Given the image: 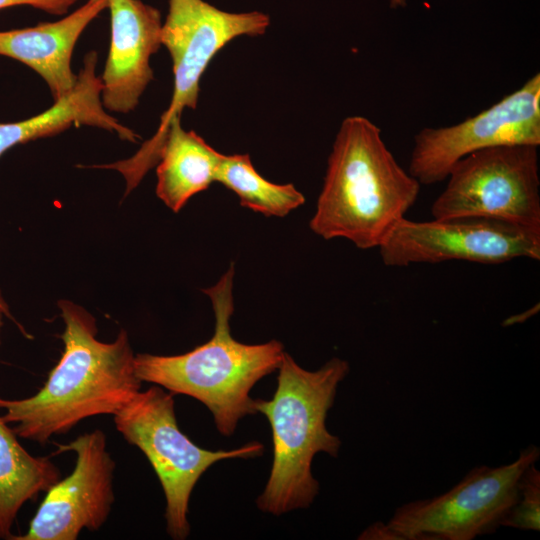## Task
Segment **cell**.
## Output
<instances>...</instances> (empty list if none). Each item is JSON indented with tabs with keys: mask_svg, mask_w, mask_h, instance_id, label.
<instances>
[{
	"mask_svg": "<svg viewBox=\"0 0 540 540\" xmlns=\"http://www.w3.org/2000/svg\"><path fill=\"white\" fill-rule=\"evenodd\" d=\"M64 322L61 358L42 388L23 399L0 397L1 416L21 438L47 443L72 430L82 420L114 415L141 389L127 331L112 342L96 338L94 316L70 300H59Z\"/></svg>",
	"mask_w": 540,
	"mask_h": 540,
	"instance_id": "obj_1",
	"label": "cell"
},
{
	"mask_svg": "<svg viewBox=\"0 0 540 540\" xmlns=\"http://www.w3.org/2000/svg\"><path fill=\"white\" fill-rule=\"evenodd\" d=\"M420 186L397 162L376 124L349 116L334 139L310 228L325 240L344 238L359 249L378 248L416 202Z\"/></svg>",
	"mask_w": 540,
	"mask_h": 540,
	"instance_id": "obj_2",
	"label": "cell"
},
{
	"mask_svg": "<svg viewBox=\"0 0 540 540\" xmlns=\"http://www.w3.org/2000/svg\"><path fill=\"white\" fill-rule=\"evenodd\" d=\"M234 273L232 263L215 285L203 289L215 317L214 333L207 342L179 355L139 353L134 358L135 372L142 382L200 401L224 436L234 433L240 419L257 413L250 391L279 368L285 353L277 340L245 344L232 336Z\"/></svg>",
	"mask_w": 540,
	"mask_h": 540,
	"instance_id": "obj_3",
	"label": "cell"
},
{
	"mask_svg": "<svg viewBox=\"0 0 540 540\" xmlns=\"http://www.w3.org/2000/svg\"><path fill=\"white\" fill-rule=\"evenodd\" d=\"M278 370L273 397L253 403L268 419L273 441L270 476L257 506L277 516L310 506L319 492L311 470L314 456L338 455L341 441L328 431L326 418L349 364L334 357L308 371L285 352Z\"/></svg>",
	"mask_w": 540,
	"mask_h": 540,
	"instance_id": "obj_4",
	"label": "cell"
},
{
	"mask_svg": "<svg viewBox=\"0 0 540 540\" xmlns=\"http://www.w3.org/2000/svg\"><path fill=\"white\" fill-rule=\"evenodd\" d=\"M270 24L263 12L223 11L204 0H169L161 42L172 60L173 93L155 134L130 158L102 168L115 169L126 179V192L134 189L155 166L173 120L186 108L195 109L200 80L216 54L233 39L263 35Z\"/></svg>",
	"mask_w": 540,
	"mask_h": 540,
	"instance_id": "obj_5",
	"label": "cell"
},
{
	"mask_svg": "<svg viewBox=\"0 0 540 540\" xmlns=\"http://www.w3.org/2000/svg\"><path fill=\"white\" fill-rule=\"evenodd\" d=\"M113 417L118 432L154 469L166 500V530L176 540L190 533V496L207 469L220 460L256 457L264 450L256 441L232 450L199 447L178 427L173 394L158 385L140 390Z\"/></svg>",
	"mask_w": 540,
	"mask_h": 540,
	"instance_id": "obj_6",
	"label": "cell"
},
{
	"mask_svg": "<svg viewBox=\"0 0 540 540\" xmlns=\"http://www.w3.org/2000/svg\"><path fill=\"white\" fill-rule=\"evenodd\" d=\"M445 180L431 205L434 219L481 218L540 230L538 146L473 152L455 163Z\"/></svg>",
	"mask_w": 540,
	"mask_h": 540,
	"instance_id": "obj_7",
	"label": "cell"
},
{
	"mask_svg": "<svg viewBox=\"0 0 540 540\" xmlns=\"http://www.w3.org/2000/svg\"><path fill=\"white\" fill-rule=\"evenodd\" d=\"M529 445L516 460L470 470L449 491L399 506L387 524L403 540H473L495 532L518 498L524 471L539 459Z\"/></svg>",
	"mask_w": 540,
	"mask_h": 540,
	"instance_id": "obj_8",
	"label": "cell"
},
{
	"mask_svg": "<svg viewBox=\"0 0 540 540\" xmlns=\"http://www.w3.org/2000/svg\"><path fill=\"white\" fill-rule=\"evenodd\" d=\"M389 267L460 260L483 264L540 260V230L481 218L412 221L405 217L378 247Z\"/></svg>",
	"mask_w": 540,
	"mask_h": 540,
	"instance_id": "obj_9",
	"label": "cell"
},
{
	"mask_svg": "<svg viewBox=\"0 0 540 540\" xmlns=\"http://www.w3.org/2000/svg\"><path fill=\"white\" fill-rule=\"evenodd\" d=\"M502 145H540L539 73L462 122L421 129L414 136L408 172L421 185L436 184L465 156Z\"/></svg>",
	"mask_w": 540,
	"mask_h": 540,
	"instance_id": "obj_10",
	"label": "cell"
},
{
	"mask_svg": "<svg viewBox=\"0 0 540 540\" xmlns=\"http://www.w3.org/2000/svg\"><path fill=\"white\" fill-rule=\"evenodd\" d=\"M75 453L73 471L47 491L24 535L12 540H76L82 530L97 531L107 521L115 501L116 464L107 450L104 432H87L56 454Z\"/></svg>",
	"mask_w": 540,
	"mask_h": 540,
	"instance_id": "obj_11",
	"label": "cell"
},
{
	"mask_svg": "<svg viewBox=\"0 0 540 540\" xmlns=\"http://www.w3.org/2000/svg\"><path fill=\"white\" fill-rule=\"evenodd\" d=\"M111 40L102 74L105 110L133 111L153 80L150 58L160 46V11L142 0H109Z\"/></svg>",
	"mask_w": 540,
	"mask_h": 540,
	"instance_id": "obj_12",
	"label": "cell"
},
{
	"mask_svg": "<svg viewBox=\"0 0 540 540\" xmlns=\"http://www.w3.org/2000/svg\"><path fill=\"white\" fill-rule=\"evenodd\" d=\"M109 0H87L66 17L34 27L0 31V55L34 70L46 82L53 101L69 93L77 81L71 69L74 47Z\"/></svg>",
	"mask_w": 540,
	"mask_h": 540,
	"instance_id": "obj_13",
	"label": "cell"
},
{
	"mask_svg": "<svg viewBox=\"0 0 540 540\" xmlns=\"http://www.w3.org/2000/svg\"><path fill=\"white\" fill-rule=\"evenodd\" d=\"M97 60L96 51L88 52L73 89L47 110L22 121L0 123V157L18 144L54 136L71 126L101 128L115 133L121 140L136 143L140 136L103 107V85L96 75Z\"/></svg>",
	"mask_w": 540,
	"mask_h": 540,
	"instance_id": "obj_14",
	"label": "cell"
},
{
	"mask_svg": "<svg viewBox=\"0 0 540 540\" xmlns=\"http://www.w3.org/2000/svg\"><path fill=\"white\" fill-rule=\"evenodd\" d=\"M221 153L194 131L172 121L157 162L156 195L173 212H179L194 195L215 182Z\"/></svg>",
	"mask_w": 540,
	"mask_h": 540,
	"instance_id": "obj_15",
	"label": "cell"
},
{
	"mask_svg": "<svg viewBox=\"0 0 540 540\" xmlns=\"http://www.w3.org/2000/svg\"><path fill=\"white\" fill-rule=\"evenodd\" d=\"M47 456H33L0 416V539L12 540V527L22 506L60 479Z\"/></svg>",
	"mask_w": 540,
	"mask_h": 540,
	"instance_id": "obj_16",
	"label": "cell"
},
{
	"mask_svg": "<svg viewBox=\"0 0 540 540\" xmlns=\"http://www.w3.org/2000/svg\"><path fill=\"white\" fill-rule=\"evenodd\" d=\"M215 181L234 192L243 207L265 216L284 217L305 203L293 184H276L261 176L248 154H223Z\"/></svg>",
	"mask_w": 540,
	"mask_h": 540,
	"instance_id": "obj_17",
	"label": "cell"
},
{
	"mask_svg": "<svg viewBox=\"0 0 540 540\" xmlns=\"http://www.w3.org/2000/svg\"><path fill=\"white\" fill-rule=\"evenodd\" d=\"M535 464H531L522 474L517 501L504 517L501 526L540 530V471Z\"/></svg>",
	"mask_w": 540,
	"mask_h": 540,
	"instance_id": "obj_18",
	"label": "cell"
},
{
	"mask_svg": "<svg viewBox=\"0 0 540 540\" xmlns=\"http://www.w3.org/2000/svg\"><path fill=\"white\" fill-rule=\"evenodd\" d=\"M78 0H0V10L14 6H31L53 15L65 14Z\"/></svg>",
	"mask_w": 540,
	"mask_h": 540,
	"instance_id": "obj_19",
	"label": "cell"
},
{
	"mask_svg": "<svg viewBox=\"0 0 540 540\" xmlns=\"http://www.w3.org/2000/svg\"><path fill=\"white\" fill-rule=\"evenodd\" d=\"M366 540H403L387 523L375 522L358 537Z\"/></svg>",
	"mask_w": 540,
	"mask_h": 540,
	"instance_id": "obj_20",
	"label": "cell"
},
{
	"mask_svg": "<svg viewBox=\"0 0 540 540\" xmlns=\"http://www.w3.org/2000/svg\"><path fill=\"white\" fill-rule=\"evenodd\" d=\"M0 311L4 314V316H6L8 319H11L13 320L17 325L18 327H20V329L22 330V332L25 334L23 328L14 320L11 312H10V309H9V306L7 304V302L5 301L1 291H0Z\"/></svg>",
	"mask_w": 540,
	"mask_h": 540,
	"instance_id": "obj_21",
	"label": "cell"
},
{
	"mask_svg": "<svg viewBox=\"0 0 540 540\" xmlns=\"http://www.w3.org/2000/svg\"><path fill=\"white\" fill-rule=\"evenodd\" d=\"M389 3L392 8L404 7L406 5V0H389Z\"/></svg>",
	"mask_w": 540,
	"mask_h": 540,
	"instance_id": "obj_22",
	"label": "cell"
},
{
	"mask_svg": "<svg viewBox=\"0 0 540 540\" xmlns=\"http://www.w3.org/2000/svg\"><path fill=\"white\" fill-rule=\"evenodd\" d=\"M3 316L4 314L0 311V343H1V329L3 326Z\"/></svg>",
	"mask_w": 540,
	"mask_h": 540,
	"instance_id": "obj_23",
	"label": "cell"
}]
</instances>
